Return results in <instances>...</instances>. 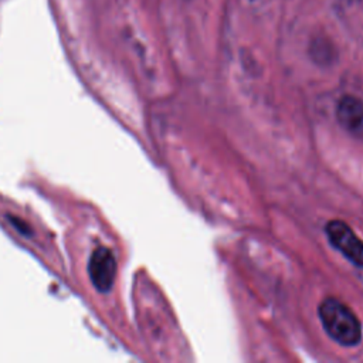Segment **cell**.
<instances>
[{"label":"cell","mask_w":363,"mask_h":363,"mask_svg":"<svg viewBox=\"0 0 363 363\" xmlns=\"http://www.w3.org/2000/svg\"><path fill=\"white\" fill-rule=\"evenodd\" d=\"M339 123L353 135H363V101L346 95L342 96L336 106Z\"/></svg>","instance_id":"4"},{"label":"cell","mask_w":363,"mask_h":363,"mask_svg":"<svg viewBox=\"0 0 363 363\" xmlns=\"http://www.w3.org/2000/svg\"><path fill=\"white\" fill-rule=\"evenodd\" d=\"M116 272V261L111 250L98 248L91 255L89 275L94 286L101 292H108L112 288Z\"/></svg>","instance_id":"3"},{"label":"cell","mask_w":363,"mask_h":363,"mask_svg":"<svg viewBox=\"0 0 363 363\" xmlns=\"http://www.w3.org/2000/svg\"><path fill=\"white\" fill-rule=\"evenodd\" d=\"M325 234L329 242L354 267L363 268V241L349 224L342 220H330L325 225Z\"/></svg>","instance_id":"2"},{"label":"cell","mask_w":363,"mask_h":363,"mask_svg":"<svg viewBox=\"0 0 363 363\" xmlns=\"http://www.w3.org/2000/svg\"><path fill=\"white\" fill-rule=\"evenodd\" d=\"M325 332L342 346H356L362 339V323L354 312L342 301L328 296L318 308Z\"/></svg>","instance_id":"1"}]
</instances>
